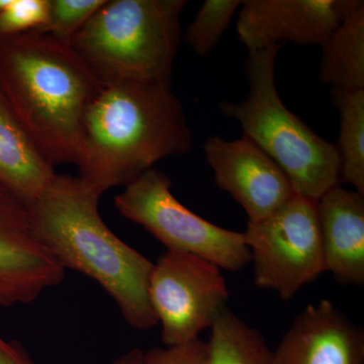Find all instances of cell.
Segmentation results:
<instances>
[{
    "instance_id": "1",
    "label": "cell",
    "mask_w": 364,
    "mask_h": 364,
    "mask_svg": "<svg viewBox=\"0 0 364 364\" xmlns=\"http://www.w3.org/2000/svg\"><path fill=\"white\" fill-rule=\"evenodd\" d=\"M193 133L169 86L104 82L83 119L79 177L104 195L126 186L164 158L191 152Z\"/></svg>"
},
{
    "instance_id": "2",
    "label": "cell",
    "mask_w": 364,
    "mask_h": 364,
    "mask_svg": "<svg viewBox=\"0 0 364 364\" xmlns=\"http://www.w3.org/2000/svg\"><path fill=\"white\" fill-rule=\"evenodd\" d=\"M102 193L80 177L57 174L30 208L36 234L66 269L97 282L134 329L158 324L148 287L154 263L122 240L98 210Z\"/></svg>"
},
{
    "instance_id": "3",
    "label": "cell",
    "mask_w": 364,
    "mask_h": 364,
    "mask_svg": "<svg viewBox=\"0 0 364 364\" xmlns=\"http://www.w3.org/2000/svg\"><path fill=\"white\" fill-rule=\"evenodd\" d=\"M102 86L70 43L38 31L0 37V90L53 166L76 164L85 112Z\"/></svg>"
},
{
    "instance_id": "4",
    "label": "cell",
    "mask_w": 364,
    "mask_h": 364,
    "mask_svg": "<svg viewBox=\"0 0 364 364\" xmlns=\"http://www.w3.org/2000/svg\"><path fill=\"white\" fill-rule=\"evenodd\" d=\"M282 45L248 52L249 95L239 102H222L225 116L241 124L250 139L279 165L296 195L318 200L340 186L336 144L328 142L284 105L275 83V61Z\"/></svg>"
},
{
    "instance_id": "5",
    "label": "cell",
    "mask_w": 364,
    "mask_h": 364,
    "mask_svg": "<svg viewBox=\"0 0 364 364\" xmlns=\"http://www.w3.org/2000/svg\"><path fill=\"white\" fill-rule=\"evenodd\" d=\"M184 0H105L70 44L102 82L172 85Z\"/></svg>"
},
{
    "instance_id": "6",
    "label": "cell",
    "mask_w": 364,
    "mask_h": 364,
    "mask_svg": "<svg viewBox=\"0 0 364 364\" xmlns=\"http://www.w3.org/2000/svg\"><path fill=\"white\" fill-rule=\"evenodd\" d=\"M172 181L161 170L151 168L124 186L114 207L126 219L140 225L167 251L193 254L230 272L251 261L243 233L203 219L177 200Z\"/></svg>"
},
{
    "instance_id": "7",
    "label": "cell",
    "mask_w": 364,
    "mask_h": 364,
    "mask_svg": "<svg viewBox=\"0 0 364 364\" xmlns=\"http://www.w3.org/2000/svg\"><path fill=\"white\" fill-rule=\"evenodd\" d=\"M243 234L254 284L284 301L326 272L317 200L296 195L264 219L248 222Z\"/></svg>"
},
{
    "instance_id": "8",
    "label": "cell",
    "mask_w": 364,
    "mask_h": 364,
    "mask_svg": "<svg viewBox=\"0 0 364 364\" xmlns=\"http://www.w3.org/2000/svg\"><path fill=\"white\" fill-rule=\"evenodd\" d=\"M148 294L165 347L198 339L227 308L221 268L193 254L166 251L153 265Z\"/></svg>"
},
{
    "instance_id": "9",
    "label": "cell",
    "mask_w": 364,
    "mask_h": 364,
    "mask_svg": "<svg viewBox=\"0 0 364 364\" xmlns=\"http://www.w3.org/2000/svg\"><path fill=\"white\" fill-rule=\"evenodd\" d=\"M64 277L36 234L28 203L0 186V309L28 305Z\"/></svg>"
},
{
    "instance_id": "10",
    "label": "cell",
    "mask_w": 364,
    "mask_h": 364,
    "mask_svg": "<svg viewBox=\"0 0 364 364\" xmlns=\"http://www.w3.org/2000/svg\"><path fill=\"white\" fill-rule=\"evenodd\" d=\"M363 0H245L237 33L248 52L286 42L321 46Z\"/></svg>"
},
{
    "instance_id": "11",
    "label": "cell",
    "mask_w": 364,
    "mask_h": 364,
    "mask_svg": "<svg viewBox=\"0 0 364 364\" xmlns=\"http://www.w3.org/2000/svg\"><path fill=\"white\" fill-rule=\"evenodd\" d=\"M203 151L215 183L243 208L248 222L264 219L296 196L279 165L246 136H210Z\"/></svg>"
},
{
    "instance_id": "12",
    "label": "cell",
    "mask_w": 364,
    "mask_h": 364,
    "mask_svg": "<svg viewBox=\"0 0 364 364\" xmlns=\"http://www.w3.org/2000/svg\"><path fill=\"white\" fill-rule=\"evenodd\" d=\"M273 355L275 364H364V333L322 299L296 316Z\"/></svg>"
},
{
    "instance_id": "13",
    "label": "cell",
    "mask_w": 364,
    "mask_h": 364,
    "mask_svg": "<svg viewBox=\"0 0 364 364\" xmlns=\"http://www.w3.org/2000/svg\"><path fill=\"white\" fill-rule=\"evenodd\" d=\"M326 272L343 284H364V195L330 189L318 200Z\"/></svg>"
},
{
    "instance_id": "14",
    "label": "cell",
    "mask_w": 364,
    "mask_h": 364,
    "mask_svg": "<svg viewBox=\"0 0 364 364\" xmlns=\"http://www.w3.org/2000/svg\"><path fill=\"white\" fill-rule=\"evenodd\" d=\"M56 176L0 90V186L30 205Z\"/></svg>"
},
{
    "instance_id": "15",
    "label": "cell",
    "mask_w": 364,
    "mask_h": 364,
    "mask_svg": "<svg viewBox=\"0 0 364 364\" xmlns=\"http://www.w3.org/2000/svg\"><path fill=\"white\" fill-rule=\"evenodd\" d=\"M318 79L332 90H364V1L321 45Z\"/></svg>"
},
{
    "instance_id": "16",
    "label": "cell",
    "mask_w": 364,
    "mask_h": 364,
    "mask_svg": "<svg viewBox=\"0 0 364 364\" xmlns=\"http://www.w3.org/2000/svg\"><path fill=\"white\" fill-rule=\"evenodd\" d=\"M207 351V364H275L264 337L228 308L210 328Z\"/></svg>"
},
{
    "instance_id": "17",
    "label": "cell",
    "mask_w": 364,
    "mask_h": 364,
    "mask_svg": "<svg viewBox=\"0 0 364 364\" xmlns=\"http://www.w3.org/2000/svg\"><path fill=\"white\" fill-rule=\"evenodd\" d=\"M331 100L340 114L341 181L364 195V90H332Z\"/></svg>"
},
{
    "instance_id": "18",
    "label": "cell",
    "mask_w": 364,
    "mask_h": 364,
    "mask_svg": "<svg viewBox=\"0 0 364 364\" xmlns=\"http://www.w3.org/2000/svg\"><path fill=\"white\" fill-rule=\"evenodd\" d=\"M241 4V0L203 2L184 36L186 42L196 55L207 56L217 47Z\"/></svg>"
},
{
    "instance_id": "19",
    "label": "cell",
    "mask_w": 364,
    "mask_h": 364,
    "mask_svg": "<svg viewBox=\"0 0 364 364\" xmlns=\"http://www.w3.org/2000/svg\"><path fill=\"white\" fill-rule=\"evenodd\" d=\"M105 0H49L48 21L38 32L70 43Z\"/></svg>"
},
{
    "instance_id": "20",
    "label": "cell",
    "mask_w": 364,
    "mask_h": 364,
    "mask_svg": "<svg viewBox=\"0 0 364 364\" xmlns=\"http://www.w3.org/2000/svg\"><path fill=\"white\" fill-rule=\"evenodd\" d=\"M49 0H11L0 13V37L39 31L48 21Z\"/></svg>"
},
{
    "instance_id": "21",
    "label": "cell",
    "mask_w": 364,
    "mask_h": 364,
    "mask_svg": "<svg viewBox=\"0 0 364 364\" xmlns=\"http://www.w3.org/2000/svg\"><path fill=\"white\" fill-rule=\"evenodd\" d=\"M207 342L200 339L144 352V364H207Z\"/></svg>"
},
{
    "instance_id": "22",
    "label": "cell",
    "mask_w": 364,
    "mask_h": 364,
    "mask_svg": "<svg viewBox=\"0 0 364 364\" xmlns=\"http://www.w3.org/2000/svg\"><path fill=\"white\" fill-rule=\"evenodd\" d=\"M0 364H36L20 343L0 336Z\"/></svg>"
},
{
    "instance_id": "23",
    "label": "cell",
    "mask_w": 364,
    "mask_h": 364,
    "mask_svg": "<svg viewBox=\"0 0 364 364\" xmlns=\"http://www.w3.org/2000/svg\"><path fill=\"white\" fill-rule=\"evenodd\" d=\"M112 364H144V352L135 348L119 356Z\"/></svg>"
},
{
    "instance_id": "24",
    "label": "cell",
    "mask_w": 364,
    "mask_h": 364,
    "mask_svg": "<svg viewBox=\"0 0 364 364\" xmlns=\"http://www.w3.org/2000/svg\"><path fill=\"white\" fill-rule=\"evenodd\" d=\"M9 1H11V0H0V13L4 11V7L9 4Z\"/></svg>"
}]
</instances>
